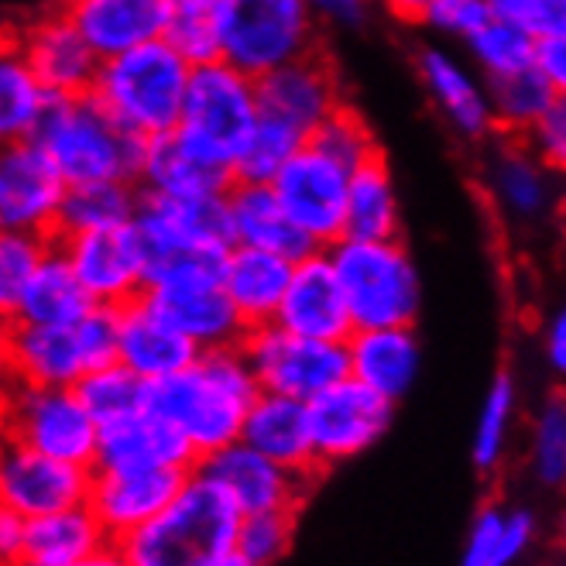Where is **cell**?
Segmentation results:
<instances>
[{
	"mask_svg": "<svg viewBox=\"0 0 566 566\" xmlns=\"http://www.w3.org/2000/svg\"><path fill=\"white\" fill-rule=\"evenodd\" d=\"M217 566H258V563H251V559H248V556H241L238 549H230Z\"/></svg>",
	"mask_w": 566,
	"mask_h": 566,
	"instance_id": "cell-59",
	"label": "cell"
},
{
	"mask_svg": "<svg viewBox=\"0 0 566 566\" xmlns=\"http://www.w3.org/2000/svg\"><path fill=\"white\" fill-rule=\"evenodd\" d=\"M14 371H11V350H8V319H0V406L14 388Z\"/></svg>",
	"mask_w": 566,
	"mask_h": 566,
	"instance_id": "cell-58",
	"label": "cell"
},
{
	"mask_svg": "<svg viewBox=\"0 0 566 566\" xmlns=\"http://www.w3.org/2000/svg\"><path fill=\"white\" fill-rule=\"evenodd\" d=\"M238 518L230 497L192 468L172 502L117 543L130 566H217L234 549Z\"/></svg>",
	"mask_w": 566,
	"mask_h": 566,
	"instance_id": "cell-2",
	"label": "cell"
},
{
	"mask_svg": "<svg viewBox=\"0 0 566 566\" xmlns=\"http://www.w3.org/2000/svg\"><path fill=\"white\" fill-rule=\"evenodd\" d=\"M238 347L261 391L289 395V398H298V402H310L313 395L347 378L344 344L295 337V333L275 323L244 329Z\"/></svg>",
	"mask_w": 566,
	"mask_h": 566,
	"instance_id": "cell-9",
	"label": "cell"
},
{
	"mask_svg": "<svg viewBox=\"0 0 566 566\" xmlns=\"http://www.w3.org/2000/svg\"><path fill=\"white\" fill-rule=\"evenodd\" d=\"M196 460V450L172 422L142 409L120 422L99 426L93 471H192Z\"/></svg>",
	"mask_w": 566,
	"mask_h": 566,
	"instance_id": "cell-22",
	"label": "cell"
},
{
	"mask_svg": "<svg viewBox=\"0 0 566 566\" xmlns=\"http://www.w3.org/2000/svg\"><path fill=\"white\" fill-rule=\"evenodd\" d=\"M70 566H130V563H127L120 543H117V539H107V543H99L93 553L80 556V559L70 563Z\"/></svg>",
	"mask_w": 566,
	"mask_h": 566,
	"instance_id": "cell-57",
	"label": "cell"
},
{
	"mask_svg": "<svg viewBox=\"0 0 566 566\" xmlns=\"http://www.w3.org/2000/svg\"><path fill=\"white\" fill-rule=\"evenodd\" d=\"M24 553V518L0 502V566H18Z\"/></svg>",
	"mask_w": 566,
	"mask_h": 566,
	"instance_id": "cell-54",
	"label": "cell"
},
{
	"mask_svg": "<svg viewBox=\"0 0 566 566\" xmlns=\"http://www.w3.org/2000/svg\"><path fill=\"white\" fill-rule=\"evenodd\" d=\"M319 45V24L306 0H220V59L251 80Z\"/></svg>",
	"mask_w": 566,
	"mask_h": 566,
	"instance_id": "cell-6",
	"label": "cell"
},
{
	"mask_svg": "<svg viewBox=\"0 0 566 566\" xmlns=\"http://www.w3.org/2000/svg\"><path fill=\"white\" fill-rule=\"evenodd\" d=\"M258 114L289 124L303 138L344 104V83L333 59L316 45L306 55L275 65L272 73L254 80Z\"/></svg>",
	"mask_w": 566,
	"mask_h": 566,
	"instance_id": "cell-12",
	"label": "cell"
},
{
	"mask_svg": "<svg viewBox=\"0 0 566 566\" xmlns=\"http://www.w3.org/2000/svg\"><path fill=\"white\" fill-rule=\"evenodd\" d=\"M532 70H536L546 83H553L563 93L566 90V35L536 39V52H532Z\"/></svg>",
	"mask_w": 566,
	"mask_h": 566,
	"instance_id": "cell-53",
	"label": "cell"
},
{
	"mask_svg": "<svg viewBox=\"0 0 566 566\" xmlns=\"http://www.w3.org/2000/svg\"><path fill=\"white\" fill-rule=\"evenodd\" d=\"M484 83H488V99H491L494 135H502V138H522L563 96L536 70H522V73H512L502 80H484Z\"/></svg>",
	"mask_w": 566,
	"mask_h": 566,
	"instance_id": "cell-38",
	"label": "cell"
},
{
	"mask_svg": "<svg viewBox=\"0 0 566 566\" xmlns=\"http://www.w3.org/2000/svg\"><path fill=\"white\" fill-rule=\"evenodd\" d=\"M49 99L52 96L24 65L8 35V45L0 49V145L31 142Z\"/></svg>",
	"mask_w": 566,
	"mask_h": 566,
	"instance_id": "cell-37",
	"label": "cell"
},
{
	"mask_svg": "<svg viewBox=\"0 0 566 566\" xmlns=\"http://www.w3.org/2000/svg\"><path fill=\"white\" fill-rule=\"evenodd\" d=\"M347 347V375L371 388L375 395L398 406L412 391L422 371V344L416 326H378L354 329L344 340Z\"/></svg>",
	"mask_w": 566,
	"mask_h": 566,
	"instance_id": "cell-24",
	"label": "cell"
},
{
	"mask_svg": "<svg viewBox=\"0 0 566 566\" xmlns=\"http://www.w3.org/2000/svg\"><path fill=\"white\" fill-rule=\"evenodd\" d=\"M323 251L347 298L354 329L416 326L422 310V275L402 238H340Z\"/></svg>",
	"mask_w": 566,
	"mask_h": 566,
	"instance_id": "cell-5",
	"label": "cell"
},
{
	"mask_svg": "<svg viewBox=\"0 0 566 566\" xmlns=\"http://www.w3.org/2000/svg\"><path fill=\"white\" fill-rule=\"evenodd\" d=\"M73 326H76V337L83 344L90 371L117 360V310H111V306H90Z\"/></svg>",
	"mask_w": 566,
	"mask_h": 566,
	"instance_id": "cell-50",
	"label": "cell"
},
{
	"mask_svg": "<svg viewBox=\"0 0 566 566\" xmlns=\"http://www.w3.org/2000/svg\"><path fill=\"white\" fill-rule=\"evenodd\" d=\"M536 539V518L525 509L505 512L497 502L484 505L463 543L460 566H515Z\"/></svg>",
	"mask_w": 566,
	"mask_h": 566,
	"instance_id": "cell-36",
	"label": "cell"
},
{
	"mask_svg": "<svg viewBox=\"0 0 566 566\" xmlns=\"http://www.w3.org/2000/svg\"><path fill=\"white\" fill-rule=\"evenodd\" d=\"M491 21L484 0H437L426 14L422 28H429L432 35L450 39V42H468L474 31H481Z\"/></svg>",
	"mask_w": 566,
	"mask_h": 566,
	"instance_id": "cell-49",
	"label": "cell"
},
{
	"mask_svg": "<svg viewBox=\"0 0 566 566\" xmlns=\"http://www.w3.org/2000/svg\"><path fill=\"white\" fill-rule=\"evenodd\" d=\"M306 416L316 463L319 471H329L337 463L368 453L391 429L395 406L347 375L326 391L313 395L306 402Z\"/></svg>",
	"mask_w": 566,
	"mask_h": 566,
	"instance_id": "cell-10",
	"label": "cell"
},
{
	"mask_svg": "<svg viewBox=\"0 0 566 566\" xmlns=\"http://www.w3.org/2000/svg\"><path fill=\"white\" fill-rule=\"evenodd\" d=\"M220 0H161V42L189 65L220 59Z\"/></svg>",
	"mask_w": 566,
	"mask_h": 566,
	"instance_id": "cell-39",
	"label": "cell"
},
{
	"mask_svg": "<svg viewBox=\"0 0 566 566\" xmlns=\"http://www.w3.org/2000/svg\"><path fill=\"white\" fill-rule=\"evenodd\" d=\"M189 471L148 468V471H90L86 509L107 532V539H124L148 518H155L179 494Z\"/></svg>",
	"mask_w": 566,
	"mask_h": 566,
	"instance_id": "cell-19",
	"label": "cell"
},
{
	"mask_svg": "<svg viewBox=\"0 0 566 566\" xmlns=\"http://www.w3.org/2000/svg\"><path fill=\"white\" fill-rule=\"evenodd\" d=\"M196 471L207 474L241 515L254 512H298L310 494V478H298L275 460L261 457L241 440L227 443L196 460Z\"/></svg>",
	"mask_w": 566,
	"mask_h": 566,
	"instance_id": "cell-15",
	"label": "cell"
},
{
	"mask_svg": "<svg viewBox=\"0 0 566 566\" xmlns=\"http://www.w3.org/2000/svg\"><path fill=\"white\" fill-rule=\"evenodd\" d=\"M8 429H4V422H0V460H4V450H8Z\"/></svg>",
	"mask_w": 566,
	"mask_h": 566,
	"instance_id": "cell-60",
	"label": "cell"
},
{
	"mask_svg": "<svg viewBox=\"0 0 566 566\" xmlns=\"http://www.w3.org/2000/svg\"><path fill=\"white\" fill-rule=\"evenodd\" d=\"M59 11L96 59L161 39V0H59Z\"/></svg>",
	"mask_w": 566,
	"mask_h": 566,
	"instance_id": "cell-29",
	"label": "cell"
},
{
	"mask_svg": "<svg viewBox=\"0 0 566 566\" xmlns=\"http://www.w3.org/2000/svg\"><path fill=\"white\" fill-rule=\"evenodd\" d=\"M306 142L313 148H319L323 155H329L337 165H344L347 172H354L357 165H364L371 155L381 151L371 124L364 120V114L354 104H347V99L313 130Z\"/></svg>",
	"mask_w": 566,
	"mask_h": 566,
	"instance_id": "cell-44",
	"label": "cell"
},
{
	"mask_svg": "<svg viewBox=\"0 0 566 566\" xmlns=\"http://www.w3.org/2000/svg\"><path fill=\"white\" fill-rule=\"evenodd\" d=\"M295 539V512H254L238 518L234 549L258 566H275Z\"/></svg>",
	"mask_w": 566,
	"mask_h": 566,
	"instance_id": "cell-47",
	"label": "cell"
},
{
	"mask_svg": "<svg viewBox=\"0 0 566 566\" xmlns=\"http://www.w3.org/2000/svg\"><path fill=\"white\" fill-rule=\"evenodd\" d=\"M8 45V28H0V49Z\"/></svg>",
	"mask_w": 566,
	"mask_h": 566,
	"instance_id": "cell-61",
	"label": "cell"
},
{
	"mask_svg": "<svg viewBox=\"0 0 566 566\" xmlns=\"http://www.w3.org/2000/svg\"><path fill=\"white\" fill-rule=\"evenodd\" d=\"M238 440L298 478L313 481L323 474L316 463V453H313L306 402H298V398L258 391V398L251 402V409L241 422Z\"/></svg>",
	"mask_w": 566,
	"mask_h": 566,
	"instance_id": "cell-25",
	"label": "cell"
},
{
	"mask_svg": "<svg viewBox=\"0 0 566 566\" xmlns=\"http://www.w3.org/2000/svg\"><path fill=\"white\" fill-rule=\"evenodd\" d=\"M292 275V261L272 251H258L244 244H230L220 272V289L230 298V306L241 316V323L264 326L275 319V310L285 295Z\"/></svg>",
	"mask_w": 566,
	"mask_h": 566,
	"instance_id": "cell-31",
	"label": "cell"
},
{
	"mask_svg": "<svg viewBox=\"0 0 566 566\" xmlns=\"http://www.w3.org/2000/svg\"><path fill=\"white\" fill-rule=\"evenodd\" d=\"M73 388L96 426L120 422L145 409V381L138 375H130L117 360L86 371Z\"/></svg>",
	"mask_w": 566,
	"mask_h": 566,
	"instance_id": "cell-41",
	"label": "cell"
},
{
	"mask_svg": "<svg viewBox=\"0 0 566 566\" xmlns=\"http://www.w3.org/2000/svg\"><path fill=\"white\" fill-rule=\"evenodd\" d=\"M86 488L90 468L45 457L39 450L8 443L4 460H0V502L21 518L86 505Z\"/></svg>",
	"mask_w": 566,
	"mask_h": 566,
	"instance_id": "cell-17",
	"label": "cell"
},
{
	"mask_svg": "<svg viewBox=\"0 0 566 566\" xmlns=\"http://www.w3.org/2000/svg\"><path fill=\"white\" fill-rule=\"evenodd\" d=\"M258 381L241 347L199 350L189 368L145 385V409L172 422L196 457H207L241 437V422L258 398Z\"/></svg>",
	"mask_w": 566,
	"mask_h": 566,
	"instance_id": "cell-1",
	"label": "cell"
},
{
	"mask_svg": "<svg viewBox=\"0 0 566 566\" xmlns=\"http://www.w3.org/2000/svg\"><path fill=\"white\" fill-rule=\"evenodd\" d=\"M463 45H468L474 70L484 80H502V76L532 70V52H536V39L505 21H488Z\"/></svg>",
	"mask_w": 566,
	"mask_h": 566,
	"instance_id": "cell-43",
	"label": "cell"
},
{
	"mask_svg": "<svg viewBox=\"0 0 566 566\" xmlns=\"http://www.w3.org/2000/svg\"><path fill=\"white\" fill-rule=\"evenodd\" d=\"M0 422L11 443L93 471L99 426L80 402L76 388L14 385L0 406Z\"/></svg>",
	"mask_w": 566,
	"mask_h": 566,
	"instance_id": "cell-8",
	"label": "cell"
},
{
	"mask_svg": "<svg viewBox=\"0 0 566 566\" xmlns=\"http://www.w3.org/2000/svg\"><path fill=\"white\" fill-rule=\"evenodd\" d=\"M52 238L0 230V319H11L24 285L35 275Z\"/></svg>",
	"mask_w": 566,
	"mask_h": 566,
	"instance_id": "cell-45",
	"label": "cell"
},
{
	"mask_svg": "<svg viewBox=\"0 0 566 566\" xmlns=\"http://www.w3.org/2000/svg\"><path fill=\"white\" fill-rule=\"evenodd\" d=\"M8 35L49 96L90 93L99 59L70 24V18L59 11V4L35 11L18 28H8Z\"/></svg>",
	"mask_w": 566,
	"mask_h": 566,
	"instance_id": "cell-14",
	"label": "cell"
},
{
	"mask_svg": "<svg viewBox=\"0 0 566 566\" xmlns=\"http://www.w3.org/2000/svg\"><path fill=\"white\" fill-rule=\"evenodd\" d=\"M432 4H437V0H371V8H381L388 18L402 21V24H419Z\"/></svg>",
	"mask_w": 566,
	"mask_h": 566,
	"instance_id": "cell-56",
	"label": "cell"
},
{
	"mask_svg": "<svg viewBox=\"0 0 566 566\" xmlns=\"http://www.w3.org/2000/svg\"><path fill=\"white\" fill-rule=\"evenodd\" d=\"M192 65L161 39L99 59L90 96L142 142L176 130Z\"/></svg>",
	"mask_w": 566,
	"mask_h": 566,
	"instance_id": "cell-4",
	"label": "cell"
},
{
	"mask_svg": "<svg viewBox=\"0 0 566 566\" xmlns=\"http://www.w3.org/2000/svg\"><path fill=\"white\" fill-rule=\"evenodd\" d=\"M272 323L295 333V337H313V340L344 344L350 337L354 323L347 313V298L340 292L337 275L329 269L326 251H313L292 261V275Z\"/></svg>",
	"mask_w": 566,
	"mask_h": 566,
	"instance_id": "cell-18",
	"label": "cell"
},
{
	"mask_svg": "<svg viewBox=\"0 0 566 566\" xmlns=\"http://www.w3.org/2000/svg\"><path fill=\"white\" fill-rule=\"evenodd\" d=\"M99 543H107V532L86 505L24 518V553L18 566H70Z\"/></svg>",
	"mask_w": 566,
	"mask_h": 566,
	"instance_id": "cell-33",
	"label": "cell"
},
{
	"mask_svg": "<svg viewBox=\"0 0 566 566\" xmlns=\"http://www.w3.org/2000/svg\"><path fill=\"white\" fill-rule=\"evenodd\" d=\"M258 124L254 80L223 59L199 62L189 70L182 114L176 130L213 161L234 172V158Z\"/></svg>",
	"mask_w": 566,
	"mask_h": 566,
	"instance_id": "cell-7",
	"label": "cell"
},
{
	"mask_svg": "<svg viewBox=\"0 0 566 566\" xmlns=\"http://www.w3.org/2000/svg\"><path fill=\"white\" fill-rule=\"evenodd\" d=\"M416 76L457 138L484 142L494 135L488 83L474 65L457 59L443 45H426L416 55Z\"/></svg>",
	"mask_w": 566,
	"mask_h": 566,
	"instance_id": "cell-20",
	"label": "cell"
},
{
	"mask_svg": "<svg viewBox=\"0 0 566 566\" xmlns=\"http://www.w3.org/2000/svg\"><path fill=\"white\" fill-rule=\"evenodd\" d=\"M90 306H93L90 295L76 282L70 261L62 258V251L52 238L45 258L39 261L35 275H31V282L24 285L11 319L42 323V326H73Z\"/></svg>",
	"mask_w": 566,
	"mask_h": 566,
	"instance_id": "cell-34",
	"label": "cell"
},
{
	"mask_svg": "<svg viewBox=\"0 0 566 566\" xmlns=\"http://www.w3.org/2000/svg\"><path fill=\"white\" fill-rule=\"evenodd\" d=\"M234 182V172L227 165L213 161L196 145H189L179 130L145 142V158L138 172V189L151 196H220Z\"/></svg>",
	"mask_w": 566,
	"mask_h": 566,
	"instance_id": "cell-27",
	"label": "cell"
},
{
	"mask_svg": "<svg viewBox=\"0 0 566 566\" xmlns=\"http://www.w3.org/2000/svg\"><path fill=\"white\" fill-rule=\"evenodd\" d=\"M8 350L18 385L73 388L86 371V354L76 326H42L8 319Z\"/></svg>",
	"mask_w": 566,
	"mask_h": 566,
	"instance_id": "cell-26",
	"label": "cell"
},
{
	"mask_svg": "<svg viewBox=\"0 0 566 566\" xmlns=\"http://www.w3.org/2000/svg\"><path fill=\"white\" fill-rule=\"evenodd\" d=\"M350 172L310 142L298 148L269 182L289 220L323 251L344 238Z\"/></svg>",
	"mask_w": 566,
	"mask_h": 566,
	"instance_id": "cell-11",
	"label": "cell"
},
{
	"mask_svg": "<svg viewBox=\"0 0 566 566\" xmlns=\"http://www.w3.org/2000/svg\"><path fill=\"white\" fill-rule=\"evenodd\" d=\"M65 186L80 182H135L142 172L145 142L127 135L90 93L52 96L31 135Z\"/></svg>",
	"mask_w": 566,
	"mask_h": 566,
	"instance_id": "cell-3",
	"label": "cell"
},
{
	"mask_svg": "<svg viewBox=\"0 0 566 566\" xmlns=\"http://www.w3.org/2000/svg\"><path fill=\"white\" fill-rule=\"evenodd\" d=\"M142 303L179 329L199 350L234 347L244 337V323L223 295L220 282H179V285H145Z\"/></svg>",
	"mask_w": 566,
	"mask_h": 566,
	"instance_id": "cell-21",
	"label": "cell"
},
{
	"mask_svg": "<svg viewBox=\"0 0 566 566\" xmlns=\"http://www.w3.org/2000/svg\"><path fill=\"white\" fill-rule=\"evenodd\" d=\"M528 471L543 488H559L566 481V402L559 395L546 398V406L532 422Z\"/></svg>",
	"mask_w": 566,
	"mask_h": 566,
	"instance_id": "cell-46",
	"label": "cell"
},
{
	"mask_svg": "<svg viewBox=\"0 0 566 566\" xmlns=\"http://www.w3.org/2000/svg\"><path fill=\"white\" fill-rule=\"evenodd\" d=\"M62 258L93 306L120 310L135 303L145 289V261L135 241L130 223L111 230H86V234H62L55 238Z\"/></svg>",
	"mask_w": 566,
	"mask_h": 566,
	"instance_id": "cell-13",
	"label": "cell"
},
{
	"mask_svg": "<svg viewBox=\"0 0 566 566\" xmlns=\"http://www.w3.org/2000/svg\"><path fill=\"white\" fill-rule=\"evenodd\" d=\"M196 354L199 347L165 319H158L142 298L117 310V364H124L145 385L189 368Z\"/></svg>",
	"mask_w": 566,
	"mask_h": 566,
	"instance_id": "cell-30",
	"label": "cell"
},
{
	"mask_svg": "<svg viewBox=\"0 0 566 566\" xmlns=\"http://www.w3.org/2000/svg\"><path fill=\"white\" fill-rule=\"evenodd\" d=\"M515 409H518V385L509 371L494 375L484 406L478 416V429H474V443H471V460L481 474H494L505 463L509 453V440H512V422H515Z\"/></svg>",
	"mask_w": 566,
	"mask_h": 566,
	"instance_id": "cell-40",
	"label": "cell"
},
{
	"mask_svg": "<svg viewBox=\"0 0 566 566\" xmlns=\"http://www.w3.org/2000/svg\"><path fill=\"white\" fill-rule=\"evenodd\" d=\"M65 182L35 142L0 145V230L55 234V213Z\"/></svg>",
	"mask_w": 566,
	"mask_h": 566,
	"instance_id": "cell-16",
	"label": "cell"
},
{
	"mask_svg": "<svg viewBox=\"0 0 566 566\" xmlns=\"http://www.w3.org/2000/svg\"><path fill=\"white\" fill-rule=\"evenodd\" d=\"M306 145V138L282 120L258 114V124L248 135L244 148L234 158V179L238 182H272L282 165Z\"/></svg>",
	"mask_w": 566,
	"mask_h": 566,
	"instance_id": "cell-42",
	"label": "cell"
},
{
	"mask_svg": "<svg viewBox=\"0 0 566 566\" xmlns=\"http://www.w3.org/2000/svg\"><path fill=\"white\" fill-rule=\"evenodd\" d=\"M227 223L230 244H244L258 251H272L289 261H298L319 251L303 230H298L269 182H230L227 189Z\"/></svg>",
	"mask_w": 566,
	"mask_h": 566,
	"instance_id": "cell-28",
	"label": "cell"
},
{
	"mask_svg": "<svg viewBox=\"0 0 566 566\" xmlns=\"http://www.w3.org/2000/svg\"><path fill=\"white\" fill-rule=\"evenodd\" d=\"M306 8L313 11L316 24L329 28H360L368 24L371 0H306Z\"/></svg>",
	"mask_w": 566,
	"mask_h": 566,
	"instance_id": "cell-52",
	"label": "cell"
},
{
	"mask_svg": "<svg viewBox=\"0 0 566 566\" xmlns=\"http://www.w3.org/2000/svg\"><path fill=\"white\" fill-rule=\"evenodd\" d=\"M491 21H505L532 39L566 35V0H484Z\"/></svg>",
	"mask_w": 566,
	"mask_h": 566,
	"instance_id": "cell-48",
	"label": "cell"
},
{
	"mask_svg": "<svg viewBox=\"0 0 566 566\" xmlns=\"http://www.w3.org/2000/svg\"><path fill=\"white\" fill-rule=\"evenodd\" d=\"M142 189L135 182H80L65 186L55 213V234H86V230H111L130 223L138 210Z\"/></svg>",
	"mask_w": 566,
	"mask_h": 566,
	"instance_id": "cell-35",
	"label": "cell"
},
{
	"mask_svg": "<svg viewBox=\"0 0 566 566\" xmlns=\"http://www.w3.org/2000/svg\"><path fill=\"white\" fill-rule=\"evenodd\" d=\"M543 354H546L549 368L556 375H563V368H566V316H563V310L549 313L543 323Z\"/></svg>",
	"mask_w": 566,
	"mask_h": 566,
	"instance_id": "cell-55",
	"label": "cell"
},
{
	"mask_svg": "<svg viewBox=\"0 0 566 566\" xmlns=\"http://www.w3.org/2000/svg\"><path fill=\"white\" fill-rule=\"evenodd\" d=\"M344 238H364V241L402 238V199H398V186L385 151L357 165L347 179Z\"/></svg>",
	"mask_w": 566,
	"mask_h": 566,
	"instance_id": "cell-32",
	"label": "cell"
},
{
	"mask_svg": "<svg viewBox=\"0 0 566 566\" xmlns=\"http://www.w3.org/2000/svg\"><path fill=\"white\" fill-rule=\"evenodd\" d=\"M484 192L512 223H539L556 210V172L518 138H502L484 165Z\"/></svg>",
	"mask_w": 566,
	"mask_h": 566,
	"instance_id": "cell-23",
	"label": "cell"
},
{
	"mask_svg": "<svg viewBox=\"0 0 566 566\" xmlns=\"http://www.w3.org/2000/svg\"><path fill=\"white\" fill-rule=\"evenodd\" d=\"M518 142L543 165H549L553 172H559L566 165V99L559 96L556 104L536 124H532Z\"/></svg>",
	"mask_w": 566,
	"mask_h": 566,
	"instance_id": "cell-51",
	"label": "cell"
}]
</instances>
